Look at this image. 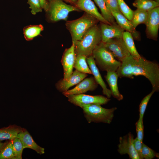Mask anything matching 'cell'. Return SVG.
Masks as SVG:
<instances>
[{"instance_id": "obj_1", "label": "cell", "mask_w": 159, "mask_h": 159, "mask_svg": "<svg viewBox=\"0 0 159 159\" xmlns=\"http://www.w3.org/2000/svg\"><path fill=\"white\" fill-rule=\"evenodd\" d=\"M116 71L120 78H133L134 76L143 75L147 78L155 92L159 90V66L155 62L141 57L136 59L131 55L121 62Z\"/></svg>"}, {"instance_id": "obj_2", "label": "cell", "mask_w": 159, "mask_h": 159, "mask_svg": "<svg viewBox=\"0 0 159 159\" xmlns=\"http://www.w3.org/2000/svg\"><path fill=\"white\" fill-rule=\"evenodd\" d=\"M101 42L100 26L97 24L90 28L81 40L72 43L74 45L76 56L83 55L88 57L92 55L93 50Z\"/></svg>"}, {"instance_id": "obj_3", "label": "cell", "mask_w": 159, "mask_h": 159, "mask_svg": "<svg viewBox=\"0 0 159 159\" xmlns=\"http://www.w3.org/2000/svg\"><path fill=\"white\" fill-rule=\"evenodd\" d=\"M92 55L96 65L102 71L116 72L121 65V62L115 58L102 42L93 50Z\"/></svg>"}, {"instance_id": "obj_4", "label": "cell", "mask_w": 159, "mask_h": 159, "mask_svg": "<svg viewBox=\"0 0 159 159\" xmlns=\"http://www.w3.org/2000/svg\"><path fill=\"white\" fill-rule=\"evenodd\" d=\"M99 21L96 18L86 13L77 19L67 21L66 26L71 34L72 42L81 40L86 32Z\"/></svg>"}, {"instance_id": "obj_5", "label": "cell", "mask_w": 159, "mask_h": 159, "mask_svg": "<svg viewBox=\"0 0 159 159\" xmlns=\"http://www.w3.org/2000/svg\"><path fill=\"white\" fill-rule=\"evenodd\" d=\"M82 109L84 116L88 123L103 122L110 124L113 117L116 107L107 109L97 104H90L83 105Z\"/></svg>"}, {"instance_id": "obj_6", "label": "cell", "mask_w": 159, "mask_h": 159, "mask_svg": "<svg viewBox=\"0 0 159 159\" xmlns=\"http://www.w3.org/2000/svg\"><path fill=\"white\" fill-rule=\"evenodd\" d=\"M49 4L47 13L49 20L52 22L66 20L69 13L80 10L75 6L69 5L63 0H47Z\"/></svg>"}, {"instance_id": "obj_7", "label": "cell", "mask_w": 159, "mask_h": 159, "mask_svg": "<svg viewBox=\"0 0 159 159\" xmlns=\"http://www.w3.org/2000/svg\"><path fill=\"white\" fill-rule=\"evenodd\" d=\"M66 97L68 98V101L70 103L81 108L85 105L105 104L110 100V98L102 95H90L84 94L70 95Z\"/></svg>"}, {"instance_id": "obj_8", "label": "cell", "mask_w": 159, "mask_h": 159, "mask_svg": "<svg viewBox=\"0 0 159 159\" xmlns=\"http://www.w3.org/2000/svg\"><path fill=\"white\" fill-rule=\"evenodd\" d=\"M104 44L115 58L119 61L121 62L130 55L122 38H112Z\"/></svg>"}, {"instance_id": "obj_9", "label": "cell", "mask_w": 159, "mask_h": 159, "mask_svg": "<svg viewBox=\"0 0 159 159\" xmlns=\"http://www.w3.org/2000/svg\"><path fill=\"white\" fill-rule=\"evenodd\" d=\"M146 33L147 38L157 40L159 28V7H155L148 11Z\"/></svg>"}, {"instance_id": "obj_10", "label": "cell", "mask_w": 159, "mask_h": 159, "mask_svg": "<svg viewBox=\"0 0 159 159\" xmlns=\"http://www.w3.org/2000/svg\"><path fill=\"white\" fill-rule=\"evenodd\" d=\"M133 138L130 132L125 136L120 137L118 151L121 155L127 154L130 159H140L133 145Z\"/></svg>"}, {"instance_id": "obj_11", "label": "cell", "mask_w": 159, "mask_h": 159, "mask_svg": "<svg viewBox=\"0 0 159 159\" xmlns=\"http://www.w3.org/2000/svg\"><path fill=\"white\" fill-rule=\"evenodd\" d=\"M76 56L74 45L72 43L70 47L64 50L61 61L63 69V79L67 80L72 74Z\"/></svg>"}, {"instance_id": "obj_12", "label": "cell", "mask_w": 159, "mask_h": 159, "mask_svg": "<svg viewBox=\"0 0 159 159\" xmlns=\"http://www.w3.org/2000/svg\"><path fill=\"white\" fill-rule=\"evenodd\" d=\"M102 42L105 43L109 39L115 38H122L124 30L117 23L109 24L100 22Z\"/></svg>"}, {"instance_id": "obj_13", "label": "cell", "mask_w": 159, "mask_h": 159, "mask_svg": "<svg viewBox=\"0 0 159 159\" xmlns=\"http://www.w3.org/2000/svg\"><path fill=\"white\" fill-rule=\"evenodd\" d=\"M94 77H90L84 79L73 89L62 92L66 97L72 95L84 94L88 91H93L98 86Z\"/></svg>"}, {"instance_id": "obj_14", "label": "cell", "mask_w": 159, "mask_h": 159, "mask_svg": "<svg viewBox=\"0 0 159 159\" xmlns=\"http://www.w3.org/2000/svg\"><path fill=\"white\" fill-rule=\"evenodd\" d=\"M87 76V74L76 70L73 72L67 80L62 79L59 80L56 84V87L59 91L64 92L68 90L71 87L78 84Z\"/></svg>"}, {"instance_id": "obj_15", "label": "cell", "mask_w": 159, "mask_h": 159, "mask_svg": "<svg viewBox=\"0 0 159 159\" xmlns=\"http://www.w3.org/2000/svg\"><path fill=\"white\" fill-rule=\"evenodd\" d=\"M110 10L116 20L117 24L124 30L130 33L134 39L137 41L140 40V32L136 30L130 21L125 17L120 12L112 10Z\"/></svg>"}, {"instance_id": "obj_16", "label": "cell", "mask_w": 159, "mask_h": 159, "mask_svg": "<svg viewBox=\"0 0 159 159\" xmlns=\"http://www.w3.org/2000/svg\"><path fill=\"white\" fill-rule=\"evenodd\" d=\"M75 6L80 10H82L93 16L100 22L111 24L99 13L91 0H77Z\"/></svg>"}, {"instance_id": "obj_17", "label": "cell", "mask_w": 159, "mask_h": 159, "mask_svg": "<svg viewBox=\"0 0 159 159\" xmlns=\"http://www.w3.org/2000/svg\"><path fill=\"white\" fill-rule=\"evenodd\" d=\"M86 61L89 67L94 76V78L97 84L100 85L102 89L103 94L110 98L112 96L110 90L108 89L103 80L99 70L96 66L94 59L92 56L86 57Z\"/></svg>"}, {"instance_id": "obj_18", "label": "cell", "mask_w": 159, "mask_h": 159, "mask_svg": "<svg viewBox=\"0 0 159 159\" xmlns=\"http://www.w3.org/2000/svg\"><path fill=\"white\" fill-rule=\"evenodd\" d=\"M17 137L22 142L24 149L29 148L32 149L40 155L44 153V149L36 143L31 135L25 129L23 128L18 134Z\"/></svg>"}, {"instance_id": "obj_19", "label": "cell", "mask_w": 159, "mask_h": 159, "mask_svg": "<svg viewBox=\"0 0 159 159\" xmlns=\"http://www.w3.org/2000/svg\"><path fill=\"white\" fill-rule=\"evenodd\" d=\"M118 76L116 72H107L105 76L106 80L108 83L112 95L118 101L122 100L123 96L119 90L117 86V80Z\"/></svg>"}, {"instance_id": "obj_20", "label": "cell", "mask_w": 159, "mask_h": 159, "mask_svg": "<svg viewBox=\"0 0 159 159\" xmlns=\"http://www.w3.org/2000/svg\"><path fill=\"white\" fill-rule=\"evenodd\" d=\"M16 125H10L0 129V141L5 140H12L16 138L18 134L23 129Z\"/></svg>"}, {"instance_id": "obj_21", "label": "cell", "mask_w": 159, "mask_h": 159, "mask_svg": "<svg viewBox=\"0 0 159 159\" xmlns=\"http://www.w3.org/2000/svg\"><path fill=\"white\" fill-rule=\"evenodd\" d=\"M122 38L130 54L136 59L140 58L142 57L137 51L131 33L127 31H124Z\"/></svg>"}, {"instance_id": "obj_22", "label": "cell", "mask_w": 159, "mask_h": 159, "mask_svg": "<svg viewBox=\"0 0 159 159\" xmlns=\"http://www.w3.org/2000/svg\"><path fill=\"white\" fill-rule=\"evenodd\" d=\"M43 30V26L41 24L27 26L23 29L24 37L27 41L31 40L39 35Z\"/></svg>"}, {"instance_id": "obj_23", "label": "cell", "mask_w": 159, "mask_h": 159, "mask_svg": "<svg viewBox=\"0 0 159 159\" xmlns=\"http://www.w3.org/2000/svg\"><path fill=\"white\" fill-rule=\"evenodd\" d=\"M86 57L83 55L76 56L74 64V68L80 72L92 74V73L87 65Z\"/></svg>"}, {"instance_id": "obj_24", "label": "cell", "mask_w": 159, "mask_h": 159, "mask_svg": "<svg viewBox=\"0 0 159 159\" xmlns=\"http://www.w3.org/2000/svg\"><path fill=\"white\" fill-rule=\"evenodd\" d=\"M101 10V15L110 24L116 22L110 10L108 8L105 0H93Z\"/></svg>"}, {"instance_id": "obj_25", "label": "cell", "mask_w": 159, "mask_h": 159, "mask_svg": "<svg viewBox=\"0 0 159 159\" xmlns=\"http://www.w3.org/2000/svg\"><path fill=\"white\" fill-rule=\"evenodd\" d=\"M132 5L137 9L148 11L159 6V3L152 0H135L132 3Z\"/></svg>"}, {"instance_id": "obj_26", "label": "cell", "mask_w": 159, "mask_h": 159, "mask_svg": "<svg viewBox=\"0 0 159 159\" xmlns=\"http://www.w3.org/2000/svg\"><path fill=\"white\" fill-rule=\"evenodd\" d=\"M147 11L137 9L134 11L132 19L130 21L135 28L141 24L145 23L148 16Z\"/></svg>"}, {"instance_id": "obj_27", "label": "cell", "mask_w": 159, "mask_h": 159, "mask_svg": "<svg viewBox=\"0 0 159 159\" xmlns=\"http://www.w3.org/2000/svg\"><path fill=\"white\" fill-rule=\"evenodd\" d=\"M13 140H9L0 153V159H14V155L13 149Z\"/></svg>"}, {"instance_id": "obj_28", "label": "cell", "mask_w": 159, "mask_h": 159, "mask_svg": "<svg viewBox=\"0 0 159 159\" xmlns=\"http://www.w3.org/2000/svg\"><path fill=\"white\" fill-rule=\"evenodd\" d=\"M119 10L121 13L129 21L132 18L134 11L126 4L124 0H117Z\"/></svg>"}, {"instance_id": "obj_29", "label": "cell", "mask_w": 159, "mask_h": 159, "mask_svg": "<svg viewBox=\"0 0 159 159\" xmlns=\"http://www.w3.org/2000/svg\"><path fill=\"white\" fill-rule=\"evenodd\" d=\"M13 149L14 155V159H22L23 145L21 140L17 137L13 140Z\"/></svg>"}, {"instance_id": "obj_30", "label": "cell", "mask_w": 159, "mask_h": 159, "mask_svg": "<svg viewBox=\"0 0 159 159\" xmlns=\"http://www.w3.org/2000/svg\"><path fill=\"white\" fill-rule=\"evenodd\" d=\"M155 92L154 90H152V91L145 96L141 101L139 105V118L143 119L144 115L147 105L151 97Z\"/></svg>"}, {"instance_id": "obj_31", "label": "cell", "mask_w": 159, "mask_h": 159, "mask_svg": "<svg viewBox=\"0 0 159 159\" xmlns=\"http://www.w3.org/2000/svg\"><path fill=\"white\" fill-rule=\"evenodd\" d=\"M142 155L143 159H152L158 156V154L153 150L143 143L142 144Z\"/></svg>"}, {"instance_id": "obj_32", "label": "cell", "mask_w": 159, "mask_h": 159, "mask_svg": "<svg viewBox=\"0 0 159 159\" xmlns=\"http://www.w3.org/2000/svg\"><path fill=\"white\" fill-rule=\"evenodd\" d=\"M28 3L31 9V12L33 15L42 11V8L39 0H28Z\"/></svg>"}, {"instance_id": "obj_33", "label": "cell", "mask_w": 159, "mask_h": 159, "mask_svg": "<svg viewBox=\"0 0 159 159\" xmlns=\"http://www.w3.org/2000/svg\"><path fill=\"white\" fill-rule=\"evenodd\" d=\"M143 119L139 118L135 124L137 138L143 142L144 135V125Z\"/></svg>"}, {"instance_id": "obj_34", "label": "cell", "mask_w": 159, "mask_h": 159, "mask_svg": "<svg viewBox=\"0 0 159 159\" xmlns=\"http://www.w3.org/2000/svg\"><path fill=\"white\" fill-rule=\"evenodd\" d=\"M133 143L135 149L140 159H143L142 155L143 142L136 137L134 139Z\"/></svg>"}, {"instance_id": "obj_35", "label": "cell", "mask_w": 159, "mask_h": 159, "mask_svg": "<svg viewBox=\"0 0 159 159\" xmlns=\"http://www.w3.org/2000/svg\"><path fill=\"white\" fill-rule=\"evenodd\" d=\"M107 5L109 9L120 12L119 10L117 0H105Z\"/></svg>"}, {"instance_id": "obj_36", "label": "cell", "mask_w": 159, "mask_h": 159, "mask_svg": "<svg viewBox=\"0 0 159 159\" xmlns=\"http://www.w3.org/2000/svg\"><path fill=\"white\" fill-rule=\"evenodd\" d=\"M41 6L46 12L48 11L49 8V4L47 0H39Z\"/></svg>"}, {"instance_id": "obj_37", "label": "cell", "mask_w": 159, "mask_h": 159, "mask_svg": "<svg viewBox=\"0 0 159 159\" xmlns=\"http://www.w3.org/2000/svg\"><path fill=\"white\" fill-rule=\"evenodd\" d=\"M8 142V141L3 143L0 141V153L7 143Z\"/></svg>"}, {"instance_id": "obj_38", "label": "cell", "mask_w": 159, "mask_h": 159, "mask_svg": "<svg viewBox=\"0 0 159 159\" xmlns=\"http://www.w3.org/2000/svg\"><path fill=\"white\" fill-rule=\"evenodd\" d=\"M77 0H65V1L71 4L72 5L75 6Z\"/></svg>"}, {"instance_id": "obj_39", "label": "cell", "mask_w": 159, "mask_h": 159, "mask_svg": "<svg viewBox=\"0 0 159 159\" xmlns=\"http://www.w3.org/2000/svg\"><path fill=\"white\" fill-rule=\"evenodd\" d=\"M64 1H65V0H63Z\"/></svg>"}]
</instances>
